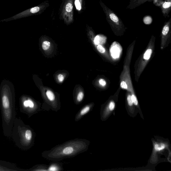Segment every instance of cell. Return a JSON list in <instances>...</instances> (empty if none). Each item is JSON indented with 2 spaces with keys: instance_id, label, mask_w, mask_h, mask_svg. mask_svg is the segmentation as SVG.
<instances>
[{
  "instance_id": "cell-13",
  "label": "cell",
  "mask_w": 171,
  "mask_h": 171,
  "mask_svg": "<svg viewBox=\"0 0 171 171\" xmlns=\"http://www.w3.org/2000/svg\"><path fill=\"white\" fill-rule=\"evenodd\" d=\"M25 137L27 140L30 141L33 139V133L32 131L27 130L25 133Z\"/></svg>"
},
{
  "instance_id": "cell-2",
  "label": "cell",
  "mask_w": 171,
  "mask_h": 171,
  "mask_svg": "<svg viewBox=\"0 0 171 171\" xmlns=\"http://www.w3.org/2000/svg\"><path fill=\"white\" fill-rule=\"evenodd\" d=\"M99 3L105 14L106 20L113 32L117 34H122L126 27L121 19L101 0L99 1Z\"/></svg>"
},
{
  "instance_id": "cell-15",
  "label": "cell",
  "mask_w": 171,
  "mask_h": 171,
  "mask_svg": "<svg viewBox=\"0 0 171 171\" xmlns=\"http://www.w3.org/2000/svg\"><path fill=\"white\" fill-rule=\"evenodd\" d=\"M143 21L146 25H150L153 22V19L150 16H146L144 17Z\"/></svg>"
},
{
  "instance_id": "cell-1",
  "label": "cell",
  "mask_w": 171,
  "mask_h": 171,
  "mask_svg": "<svg viewBox=\"0 0 171 171\" xmlns=\"http://www.w3.org/2000/svg\"><path fill=\"white\" fill-rule=\"evenodd\" d=\"M90 141L85 139L75 138L58 144L42 153V156L51 161H60L72 158L88 150Z\"/></svg>"
},
{
  "instance_id": "cell-8",
  "label": "cell",
  "mask_w": 171,
  "mask_h": 171,
  "mask_svg": "<svg viewBox=\"0 0 171 171\" xmlns=\"http://www.w3.org/2000/svg\"><path fill=\"white\" fill-rule=\"evenodd\" d=\"M111 49V52L112 56L113 58H118L119 56L120 53V47L118 45H112Z\"/></svg>"
},
{
  "instance_id": "cell-3",
  "label": "cell",
  "mask_w": 171,
  "mask_h": 171,
  "mask_svg": "<svg viewBox=\"0 0 171 171\" xmlns=\"http://www.w3.org/2000/svg\"><path fill=\"white\" fill-rule=\"evenodd\" d=\"M50 6L49 1L46 0L36 7L29 8L8 18L0 20V22H7L34 16L40 15Z\"/></svg>"
},
{
  "instance_id": "cell-19",
  "label": "cell",
  "mask_w": 171,
  "mask_h": 171,
  "mask_svg": "<svg viewBox=\"0 0 171 171\" xmlns=\"http://www.w3.org/2000/svg\"><path fill=\"white\" fill-rule=\"evenodd\" d=\"M131 98L133 103H134L135 105H137L138 104V101L137 98L135 96V95L134 94L132 95L131 96Z\"/></svg>"
},
{
  "instance_id": "cell-26",
  "label": "cell",
  "mask_w": 171,
  "mask_h": 171,
  "mask_svg": "<svg viewBox=\"0 0 171 171\" xmlns=\"http://www.w3.org/2000/svg\"><path fill=\"white\" fill-rule=\"evenodd\" d=\"M137 0H130L128 6H130L132 4H133Z\"/></svg>"
},
{
  "instance_id": "cell-18",
  "label": "cell",
  "mask_w": 171,
  "mask_h": 171,
  "mask_svg": "<svg viewBox=\"0 0 171 171\" xmlns=\"http://www.w3.org/2000/svg\"><path fill=\"white\" fill-rule=\"evenodd\" d=\"M164 0H153V4L157 7H160Z\"/></svg>"
},
{
  "instance_id": "cell-20",
  "label": "cell",
  "mask_w": 171,
  "mask_h": 171,
  "mask_svg": "<svg viewBox=\"0 0 171 171\" xmlns=\"http://www.w3.org/2000/svg\"><path fill=\"white\" fill-rule=\"evenodd\" d=\"M98 51L102 53H103L105 52V49L101 45H98L97 47Z\"/></svg>"
},
{
  "instance_id": "cell-11",
  "label": "cell",
  "mask_w": 171,
  "mask_h": 171,
  "mask_svg": "<svg viewBox=\"0 0 171 171\" xmlns=\"http://www.w3.org/2000/svg\"><path fill=\"white\" fill-rule=\"evenodd\" d=\"M84 93L83 92H80L77 95L75 100V104L78 105L82 102L84 98Z\"/></svg>"
},
{
  "instance_id": "cell-23",
  "label": "cell",
  "mask_w": 171,
  "mask_h": 171,
  "mask_svg": "<svg viewBox=\"0 0 171 171\" xmlns=\"http://www.w3.org/2000/svg\"><path fill=\"white\" fill-rule=\"evenodd\" d=\"M121 87L122 88L124 89H127V85L126 83L124 81H123L121 82L120 84Z\"/></svg>"
},
{
  "instance_id": "cell-9",
  "label": "cell",
  "mask_w": 171,
  "mask_h": 171,
  "mask_svg": "<svg viewBox=\"0 0 171 171\" xmlns=\"http://www.w3.org/2000/svg\"><path fill=\"white\" fill-rule=\"evenodd\" d=\"M74 3L77 10L79 13H81L84 8V0H74Z\"/></svg>"
},
{
  "instance_id": "cell-6",
  "label": "cell",
  "mask_w": 171,
  "mask_h": 171,
  "mask_svg": "<svg viewBox=\"0 0 171 171\" xmlns=\"http://www.w3.org/2000/svg\"><path fill=\"white\" fill-rule=\"evenodd\" d=\"M160 8L164 17H169L171 10V0H164Z\"/></svg>"
},
{
  "instance_id": "cell-17",
  "label": "cell",
  "mask_w": 171,
  "mask_h": 171,
  "mask_svg": "<svg viewBox=\"0 0 171 171\" xmlns=\"http://www.w3.org/2000/svg\"><path fill=\"white\" fill-rule=\"evenodd\" d=\"M50 43L48 41H45L43 43L42 47L43 50H46L49 49L50 46Z\"/></svg>"
},
{
  "instance_id": "cell-7",
  "label": "cell",
  "mask_w": 171,
  "mask_h": 171,
  "mask_svg": "<svg viewBox=\"0 0 171 171\" xmlns=\"http://www.w3.org/2000/svg\"><path fill=\"white\" fill-rule=\"evenodd\" d=\"M52 162L48 165V171H63V164L58 161Z\"/></svg>"
},
{
  "instance_id": "cell-24",
  "label": "cell",
  "mask_w": 171,
  "mask_h": 171,
  "mask_svg": "<svg viewBox=\"0 0 171 171\" xmlns=\"http://www.w3.org/2000/svg\"><path fill=\"white\" fill-rule=\"evenodd\" d=\"M99 83L100 85L103 86H105L106 84V82L105 80L101 79L99 80Z\"/></svg>"
},
{
  "instance_id": "cell-21",
  "label": "cell",
  "mask_w": 171,
  "mask_h": 171,
  "mask_svg": "<svg viewBox=\"0 0 171 171\" xmlns=\"http://www.w3.org/2000/svg\"><path fill=\"white\" fill-rule=\"evenodd\" d=\"M115 103L113 101H112L109 103V108L110 110L112 111L114 110L115 107Z\"/></svg>"
},
{
  "instance_id": "cell-12",
  "label": "cell",
  "mask_w": 171,
  "mask_h": 171,
  "mask_svg": "<svg viewBox=\"0 0 171 171\" xmlns=\"http://www.w3.org/2000/svg\"><path fill=\"white\" fill-rule=\"evenodd\" d=\"M2 104L5 109H8L9 106V102L8 97L4 96L2 97Z\"/></svg>"
},
{
  "instance_id": "cell-14",
  "label": "cell",
  "mask_w": 171,
  "mask_h": 171,
  "mask_svg": "<svg viewBox=\"0 0 171 171\" xmlns=\"http://www.w3.org/2000/svg\"><path fill=\"white\" fill-rule=\"evenodd\" d=\"M152 53H153V51H152V49H147L145 52L144 54V59L146 60H149L151 57Z\"/></svg>"
},
{
  "instance_id": "cell-5",
  "label": "cell",
  "mask_w": 171,
  "mask_h": 171,
  "mask_svg": "<svg viewBox=\"0 0 171 171\" xmlns=\"http://www.w3.org/2000/svg\"><path fill=\"white\" fill-rule=\"evenodd\" d=\"M94 104L93 103H90L85 105L80 109L76 115L75 118V121L78 122L84 117L86 115L88 114L92 111Z\"/></svg>"
},
{
  "instance_id": "cell-10",
  "label": "cell",
  "mask_w": 171,
  "mask_h": 171,
  "mask_svg": "<svg viewBox=\"0 0 171 171\" xmlns=\"http://www.w3.org/2000/svg\"><path fill=\"white\" fill-rule=\"evenodd\" d=\"M153 1V0H137L136 1L132 4L130 6H128L127 8L130 9H133L140 6L141 4H144L146 2H151Z\"/></svg>"
},
{
  "instance_id": "cell-25",
  "label": "cell",
  "mask_w": 171,
  "mask_h": 171,
  "mask_svg": "<svg viewBox=\"0 0 171 171\" xmlns=\"http://www.w3.org/2000/svg\"><path fill=\"white\" fill-rule=\"evenodd\" d=\"M58 79L60 82H62L64 80V77L62 74H59L58 76Z\"/></svg>"
},
{
  "instance_id": "cell-16",
  "label": "cell",
  "mask_w": 171,
  "mask_h": 171,
  "mask_svg": "<svg viewBox=\"0 0 171 171\" xmlns=\"http://www.w3.org/2000/svg\"><path fill=\"white\" fill-rule=\"evenodd\" d=\"M165 147V145L164 144H156L154 146V149L156 151H161L163 150Z\"/></svg>"
},
{
  "instance_id": "cell-4",
  "label": "cell",
  "mask_w": 171,
  "mask_h": 171,
  "mask_svg": "<svg viewBox=\"0 0 171 171\" xmlns=\"http://www.w3.org/2000/svg\"><path fill=\"white\" fill-rule=\"evenodd\" d=\"M74 0H62L60 10V18L65 24L70 25L74 21Z\"/></svg>"
},
{
  "instance_id": "cell-22",
  "label": "cell",
  "mask_w": 171,
  "mask_h": 171,
  "mask_svg": "<svg viewBox=\"0 0 171 171\" xmlns=\"http://www.w3.org/2000/svg\"><path fill=\"white\" fill-rule=\"evenodd\" d=\"M127 100L128 104L130 106H132L133 105V103L132 101L131 95H128L127 98Z\"/></svg>"
}]
</instances>
